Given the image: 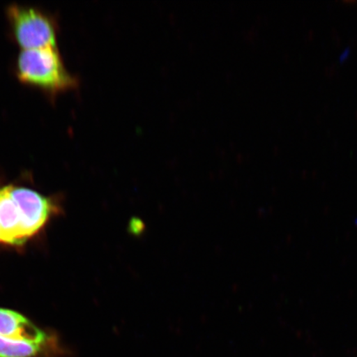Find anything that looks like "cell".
I'll list each match as a JSON object with an SVG mask.
<instances>
[{
	"mask_svg": "<svg viewBox=\"0 0 357 357\" xmlns=\"http://www.w3.org/2000/svg\"><path fill=\"white\" fill-rule=\"evenodd\" d=\"M10 194L20 214L22 229L29 239L43 229L54 212L50 199L26 187L8 185Z\"/></svg>",
	"mask_w": 357,
	"mask_h": 357,
	"instance_id": "3",
	"label": "cell"
},
{
	"mask_svg": "<svg viewBox=\"0 0 357 357\" xmlns=\"http://www.w3.org/2000/svg\"><path fill=\"white\" fill-rule=\"evenodd\" d=\"M16 77L22 84L38 89L48 97L73 91L78 79L67 70L57 47L21 50L15 64Z\"/></svg>",
	"mask_w": 357,
	"mask_h": 357,
	"instance_id": "1",
	"label": "cell"
},
{
	"mask_svg": "<svg viewBox=\"0 0 357 357\" xmlns=\"http://www.w3.org/2000/svg\"><path fill=\"white\" fill-rule=\"evenodd\" d=\"M19 209L11 197L8 185L0 188V243L22 245L26 242Z\"/></svg>",
	"mask_w": 357,
	"mask_h": 357,
	"instance_id": "5",
	"label": "cell"
},
{
	"mask_svg": "<svg viewBox=\"0 0 357 357\" xmlns=\"http://www.w3.org/2000/svg\"><path fill=\"white\" fill-rule=\"evenodd\" d=\"M350 53L351 48L347 47L345 50L342 52L340 56H339V60H340V61H344L345 59H347V57L350 55Z\"/></svg>",
	"mask_w": 357,
	"mask_h": 357,
	"instance_id": "8",
	"label": "cell"
},
{
	"mask_svg": "<svg viewBox=\"0 0 357 357\" xmlns=\"http://www.w3.org/2000/svg\"><path fill=\"white\" fill-rule=\"evenodd\" d=\"M59 351L56 341L38 342L0 336V357H47Z\"/></svg>",
	"mask_w": 357,
	"mask_h": 357,
	"instance_id": "6",
	"label": "cell"
},
{
	"mask_svg": "<svg viewBox=\"0 0 357 357\" xmlns=\"http://www.w3.org/2000/svg\"><path fill=\"white\" fill-rule=\"evenodd\" d=\"M144 229V223L139 218H134L129 223V231L133 235H140Z\"/></svg>",
	"mask_w": 357,
	"mask_h": 357,
	"instance_id": "7",
	"label": "cell"
},
{
	"mask_svg": "<svg viewBox=\"0 0 357 357\" xmlns=\"http://www.w3.org/2000/svg\"><path fill=\"white\" fill-rule=\"evenodd\" d=\"M6 15L12 39L21 50L57 47L58 24L52 13L38 7L12 3Z\"/></svg>",
	"mask_w": 357,
	"mask_h": 357,
	"instance_id": "2",
	"label": "cell"
},
{
	"mask_svg": "<svg viewBox=\"0 0 357 357\" xmlns=\"http://www.w3.org/2000/svg\"><path fill=\"white\" fill-rule=\"evenodd\" d=\"M0 336L38 342H55L52 335L40 329L26 317L0 307Z\"/></svg>",
	"mask_w": 357,
	"mask_h": 357,
	"instance_id": "4",
	"label": "cell"
}]
</instances>
